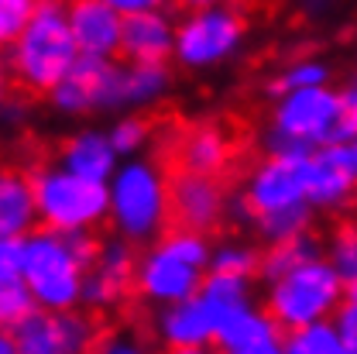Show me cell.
Here are the masks:
<instances>
[{
    "instance_id": "10",
    "label": "cell",
    "mask_w": 357,
    "mask_h": 354,
    "mask_svg": "<svg viewBox=\"0 0 357 354\" xmlns=\"http://www.w3.org/2000/svg\"><path fill=\"white\" fill-rule=\"evenodd\" d=\"M306 158L310 152H268L248 172L244 193L237 196V210L248 221L310 203L306 200Z\"/></svg>"
},
{
    "instance_id": "34",
    "label": "cell",
    "mask_w": 357,
    "mask_h": 354,
    "mask_svg": "<svg viewBox=\"0 0 357 354\" xmlns=\"http://www.w3.org/2000/svg\"><path fill=\"white\" fill-rule=\"evenodd\" d=\"M121 14H141V10H169L172 0H107Z\"/></svg>"
},
{
    "instance_id": "16",
    "label": "cell",
    "mask_w": 357,
    "mask_h": 354,
    "mask_svg": "<svg viewBox=\"0 0 357 354\" xmlns=\"http://www.w3.org/2000/svg\"><path fill=\"white\" fill-rule=\"evenodd\" d=\"M69 28L79 45V55L93 59H121L124 14L107 0H69Z\"/></svg>"
},
{
    "instance_id": "9",
    "label": "cell",
    "mask_w": 357,
    "mask_h": 354,
    "mask_svg": "<svg viewBox=\"0 0 357 354\" xmlns=\"http://www.w3.org/2000/svg\"><path fill=\"white\" fill-rule=\"evenodd\" d=\"M244 14L248 10H241L230 0L182 14V21L176 24V59L185 69H206L230 59L248 35Z\"/></svg>"
},
{
    "instance_id": "8",
    "label": "cell",
    "mask_w": 357,
    "mask_h": 354,
    "mask_svg": "<svg viewBox=\"0 0 357 354\" xmlns=\"http://www.w3.org/2000/svg\"><path fill=\"white\" fill-rule=\"evenodd\" d=\"M337 114H340V93L326 83L282 93L271 117L275 131L268 141V152H312L319 145H330Z\"/></svg>"
},
{
    "instance_id": "41",
    "label": "cell",
    "mask_w": 357,
    "mask_h": 354,
    "mask_svg": "<svg viewBox=\"0 0 357 354\" xmlns=\"http://www.w3.org/2000/svg\"><path fill=\"white\" fill-rule=\"evenodd\" d=\"M351 152H354V162H357V138L351 141Z\"/></svg>"
},
{
    "instance_id": "24",
    "label": "cell",
    "mask_w": 357,
    "mask_h": 354,
    "mask_svg": "<svg viewBox=\"0 0 357 354\" xmlns=\"http://www.w3.org/2000/svg\"><path fill=\"white\" fill-rule=\"evenodd\" d=\"M319 255V244L310 230L306 234H296V237H282V241H268V248L261 251V279L275 282L282 279L285 272H292L296 265L310 262Z\"/></svg>"
},
{
    "instance_id": "38",
    "label": "cell",
    "mask_w": 357,
    "mask_h": 354,
    "mask_svg": "<svg viewBox=\"0 0 357 354\" xmlns=\"http://www.w3.org/2000/svg\"><path fill=\"white\" fill-rule=\"evenodd\" d=\"M0 354H17V348H14V334H10L7 327H0Z\"/></svg>"
},
{
    "instance_id": "12",
    "label": "cell",
    "mask_w": 357,
    "mask_h": 354,
    "mask_svg": "<svg viewBox=\"0 0 357 354\" xmlns=\"http://www.w3.org/2000/svg\"><path fill=\"white\" fill-rule=\"evenodd\" d=\"M169 179V227L192 234H217L223 230L230 207V186L199 172H165ZM165 227V230H169Z\"/></svg>"
},
{
    "instance_id": "14",
    "label": "cell",
    "mask_w": 357,
    "mask_h": 354,
    "mask_svg": "<svg viewBox=\"0 0 357 354\" xmlns=\"http://www.w3.org/2000/svg\"><path fill=\"white\" fill-rule=\"evenodd\" d=\"M117 89H121V62L79 55L69 76L48 93V103L59 114L83 117L96 110H117Z\"/></svg>"
},
{
    "instance_id": "28",
    "label": "cell",
    "mask_w": 357,
    "mask_h": 354,
    "mask_svg": "<svg viewBox=\"0 0 357 354\" xmlns=\"http://www.w3.org/2000/svg\"><path fill=\"white\" fill-rule=\"evenodd\" d=\"M107 134H110V141L121 155H134L155 138V121L144 117V114H124Z\"/></svg>"
},
{
    "instance_id": "29",
    "label": "cell",
    "mask_w": 357,
    "mask_h": 354,
    "mask_svg": "<svg viewBox=\"0 0 357 354\" xmlns=\"http://www.w3.org/2000/svg\"><path fill=\"white\" fill-rule=\"evenodd\" d=\"M42 0H0V52L17 42V35L28 28Z\"/></svg>"
},
{
    "instance_id": "40",
    "label": "cell",
    "mask_w": 357,
    "mask_h": 354,
    "mask_svg": "<svg viewBox=\"0 0 357 354\" xmlns=\"http://www.w3.org/2000/svg\"><path fill=\"white\" fill-rule=\"evenodd\" d=\"M230 3H237L241 10H251V7H261V3H271V0H230Z\"/></svg>"
},
{
    "instance_id": "43",
    "label": "cell",
    "mask_w": 357,
    "mask_h": 354,
    "mask_svg": "<svg viewBox=\"0 0 357 354\" xmlns=\"http://www.w3.org/2000/svg\"><path fill=\"white\" fill-rule=\"evenodd\" d=\"M66 3H69V0H66Z\"/></svg>"
},
{
    "instance_id": "2",
    "label": "cell",
    "mask_w": 357,
    "mask_h": 354,
    "mask_svg": "<svg viewBox=\"0 0 357 354\" xmlns=\"http://www.w3.org/2000/svg\"><path fill=\"white\" fill-rule=\"evenodd\" d=\"M103 237L100 230H48L35 227L24 237V282L45 310H76L83 307L86 268L93 265Z\"/></svg>"
},
{
    "instance_id": "7",
    "label": "cell",
    "mask_w": 357,
    "mask_h": 354,
    "mask_svg": "<svg viewBox=\"0 0 357 354\" xmlns=\"http://www.w3.org/2000/svg\"><path fill=\"white\" fill-rule=\"evenodd\" d=\"M344 289L347 282L333 262L316 255L268 286L265 313L282 330H299L316 320H330L344 303Z\"/></svg>"
},
{
    "instance_id": "11",
    "label": "cell",
    "mask_w": 357,
    "mask_h": 354,
    "mask_svg": "<svg viewBox=\"0 0 357 354\" xmlns=\"http://www.w3.org/2000/svg\"><path fill=\"white\" fill-rule=\"evenodd\" d=\"M10 334L17 354H89L96 337L103 334V320L86 307L76 310L35 307Z\"/></svg>"
},
{
    "instance_id": "39",
    "label": "cell",
    "mask_w": 357,
    "mask_h": 354,
    "mask_svg": "<svg viewBox=\"0 0 357 354\" xmlns=\"http://www.w3.org/2000/svg\"><path fill=\"white\" fill-rule=\"evenodd\" d=\"M344 300H351V303H357V275H354V279H347V289H344Z\"/></svg>"
},
{
    "instance_id": "17",
    "label": "cell",
    "mask_w": 357,
    "mask_h": 354,
    "mask_svg": "<svg viewBox=\"0 0 357 354\" xmlns=\"http://www.w3.org/2000/svg\"><path fill=\"white\" fill-rule=\"evenodd\" d=\"M285 334L268 313L237 307L220 320L213 344L220 354H285Z\"/></svg>"
},
{
    "instance_id": "25",
    "label": "cell",
    "mask_w": 357,
    "mask_h": 354,
    "mask_svg": "<svg viewBox=\"0 0 357 354\" xmlns=\"http://www.w3.org/2000/svg\"><path fill=\"white\" fill-rule=\"evenodd\" d=\"M285 354H347L344 341L337 334V323L316 320L310 327L289 330L285 334Z\"/></svg>"
},
{
    "instance_id": "37",
    "label": "cell",
    "mask_w": 357,
    "mask_h": 354,
    "mask_svg": "<svg viewBox=\"0 0 357 354\" xmlns=\"http://www.w3.org/2000/svg\"><path fill=\"white\" fill-rule=\"evenodd\" d=\"M165 354H220V351L210 348V344H182V348H169Z\"/></svg>"
},
{
    "instance_id": "33",
    "label": "cell",
    "mask_w": 357,
    "mask_h": 354,
    "mask_svg": "<svg viewBox=\"0 0 357 354\" xmlns=\"http://www.w3.org/2000/svg\"><path fill=\"white\" fill-rule=\"evenodd\" d=\"M333 323H337V334L344 341V351L347 354H357V303L344 300L337 313H333Z\"/></svg>"
},
{
    "instance_id": "1",
    "label": "cell",
    "mask_w": 357,
    "mask_h": 354,
    "mask_svg": "<svg viewBox=\"0 0 357 354\" xmlns=\"http://www.w3.org/2000/svg\"><path fill=\"white\" fill-rule=\"evenodd\" d=\"M3 55L14 93L28 100H48V93L69 76V69L79 59L66 0H42L28 28Z\"/></svg>"
},
{
    "instance_id": "15",
    "label": "cell",
    "mask_w": 357,
    "mask_h": 354,
    "mask_svg": "<svg viewBox=\"0 0 357 354\" xmlns=\"http://www.w3.org/2000/svg\"><path fill=\"white\" fill-rule=\"evenodd\" d=\"M357 193V162L351 145H319L306 158V200L316 210H340Z\"/></svg>"
},
{
    "instance_id": "30",
    "label": "cell",
    "mask_w": 357,
    "mask_h": 354,
    "mask_svg": "<svg viewBox=\"0 0 357 354\" xmlns=\"http://www.w3.org/2000/svg\"><path fill=\"white\" fill-rule=\"evenodd\" d=\"M326 80H330L326 66H319V62H296V66H289V69L271 83V89L282 96V93L299 89V87H319V83H326Z\"/></svg>"
},
{
    "instance_id": "22",
    "label": "cell",
    "mask_w": 357,
    "mask_h": 354,
    "mask_svg": "<svg viewBox=\"0 0 357 354\" xmlns=\"http://www.w3.org/2000/svg\"><path fill=\"white\" fill-rule=\"evenodd\" d=\"M117 148L110 141V134L103 131H79L66 138V145L59 148V165H66L69 172H79L86 179H100L110 182L117 172Z\"/></svg>"
},
{
    "instance_id": "20",
    "label": "cell",
    "mask_w": 357,
    "mask_h": 354,
    "mask_svg": "<svg viewBox=\"0 0 357 354\" xmlns=\"http://www.w3.org/2000/svg\"><path fill=\"white\" fill-rule=\"evenodd\" d=\"M35 227L42 221L31 169L0 162V237H28Z\"/></svg>"
},
{
    "instance_id": "32",
    "label": "cell",
    "mask_w": 357,
    "mask_h": 354,
    "mask_svg": "<svg viewBox=\"0 0 357 354\" xmlns=\"http://www.w3.org/2000/svg\"><path fill=\"white\" fill-rule=\"evenodd\" d=\"M354 138H357V83L340 89V114H337L330 141L333 145H351Z\"/></svg>"
},
{
    "instance_id": "26",
    "label": "cell",
    "mask_w": 357,
    "mask_h": 354,
    "mask_svg": "<svg viewBox=\"0 0 357 354\" xmlns=\"http://www.w3.org/2000/svg\"><path fill=\"white\" fill-rule=\"evenodd\" d=\"M326 258L344 275V282L357 275V217H344L333 223L326 241Z\"/></svg>"
},
{
    "instance_id": "19",
    "label": "cell",
    "mask_w": 357,
    "mask_h": 354,
    "mask_svg": "<svg viewBox=\"0 0 357 354\" xmlns=\"http://www.w3.org/2000/svg\"><path fill=\"white\" fill-rule=\"evenodd\" d=\"M223 320V310L217 303H210L203 293L182 300V303H169L162 316H158V337L169 348H182V344H213L217 341V327Z\"/></svg>"
},
{
    "instance_id": "36",
    "label": "cell",
    "mask_w": 357,
    "mask_h": 354,
    "mask_svg": "<svg viewBox=\"0 0 357 354\" xmlns=\"http://www.w3.org/2000/svg\"><path fill=\"white\" fill-rule=\"evenodd\" d=\"M217 3H227V0H172L169 7H172V10H182V14H189V10H203V7H217Z\"/></svg>"
},
{
    "instance_id": "4",
    "label": "cell",
    "mask_w": 357,
    "mask_h": 354,
    "mask_svg": "<svg viewBox=\"0 0 357 354\" xmlns=\"http://www.w3.org/2000/svg\"><path fill=\"white\" fill-rule=\"evenodd\" d=\"M203 268H210L206 237L192 234V230L169 227L137 258V279H134L137 300L141 303H155V307L182 303V300L199 293Z\"/></svg>"
},
{
    "instance_id": "21",
    "label": "cell",
    "mask_w": 357,
    "mask_h": 354,
    "mask_svg": "<svg viewBox=\"0 0 357 354\" xmlns=\"http://www.w3.org/2000/svg\"><path fill=\"white\" fill-rule=\"evenodd\" d=\"M35 307L24 282V237H0V327L14 330Z\"/></svg>"
},
{
    "instance_id": "13",
    "label": "cell",
    "mask_w": 357,
    "mask_h": 354,
    "mask_svg": "<svg viewBox=\"0 0 357 354\" xmlns=\"http://www.w3.org/2000/svg\"><path fill=\"white\" fill-rule=\"evenodd\" d=\"M128 237H110L100 244L93 265L86 268V289H83V307L93 313L128 310L137 300L134 279H137V255Z\"/></svg>"
},
{
    "instance_id": "5",
    "label": "cell",
    "mask_w": 357,
    "mask_h": 354,
    "mask_svg": "<svg viewBox=\"0 0 357 354\" xmlns=\"http://www.w3.org/2000/svg\"><path fill=\"white\" fill-rule=\"evenodd\" d=\"M38 221L48 230L76 234V230H100L110 221V186L100 179H86L69 172L59 162H45L31 169Z\"/></svg>"
},
{
    "instance_id": "31",
    "label": "cell",
    "mask_w": 357,
    "mask_h": 354,
    "mask_svg": "<svg viewBox=\"0 0 357 354\" xmlns=\"http://www.w3.org/2000/svg\"><path fill=\"white\" fill-rule=\"evenodd\" d=\"M89 354H155V351L141 341V334H124V330L103 327V334L96 337Z\"/></svg>"
},
{
    "instance_id": "3",
    "label": "cell",
    "mask_w": 357,
    "mask_h": 354,
    "mask_svg": "<svg viewBox=\"0 0 357 354\" xmlns=\"http://www.w3.org/2000/svg\"><path fill=\"white\" fill-rule=\"evenodd\" d=\"M155 162L165 172H199L234 186L248 179L251 141L227 121H169L155 124Z\"/></svg>"
},
{
    "instance_id": "6",
    "label": "cell",
    "mask_w": 357,
    "mask_h": 354,
    "mask_svg": "<svg viewBox=\"0 0 357 354\" xmlns=\"http://www.w3.org/2000/svg\"><path fill=\"white\" fill-rule=\"evenodd\" d=\"M110 223L128 241H158L169 227V179L158 162H128L110 176Z\"/></svg>"
},
{
    "instance_id": "35",
    "label": "cell",
    "mask_w": 357,
    "mask_h": 354,
    "mask_svg": "<svg viewBox=\"0 0 357 354\" xmlns=\"http://www.w3.org/2000/svg\"><path fill=\"white\" fill-rule=\"evenodd\" d=\"M10 96H17L14 87H10V73H7V55L0 52V114L10 107Z\"/></svg>"
},
{
    "instance_id": "27",
    "label": "cell",
    "mask_w": 357,
    "mask_h": 354,
    "mask_svg": "<svg viewBox=\"0 0 357 354\" xmlns=\"http://www.w3.org/2000/svg\"><path fill=\"white\" fill-rule=\"evenodd\" d=\"M210 272L255 279V275H261V251H255L248 244H223L217 251H210Z\"/></svg>"
},
{
    "instance_id": "42",
    "label": "cell",
    "mask_w": 357,
    "mask_h": 354,
    "mask_svg": "<svg viewBox=\"0 0 357 354\" xmlns=\"http://www.w3.org/2000/svg\"><path fill=\"white\" fill-rule=\"evenodd\" d=\"M354 214H357V193H354Z\"/></svg>"
},
{
    "instance_id": "23",
    "label": "cell",
    "mask_w": 357,
    "mask_h": 354,
    "mask_svg": "<svg viewBox=\"0 0 357 354\" xmlns=\"http://www.w3.org/2000/svg\"><path fill=\"white\" fill-rule=\"evenodd\" d=\"M169 89V62H124L121 66V89L117 107H144L155 103Z\"/></svg>"
},
{
    "instance_id": "18",
    "label": "cell",
    "mask_w": 357,
    "mask_h": 354,
    "mask_svg": "<svg viewBox=\"0 0 357 354\" xmlns=\"http://www.w3.org/2000/svg\"><path fill=\"white\" fill-rule=\"evenodd\" d=\"M176 55V21L169 10H141L124 14L121 59L124 62H169Z\"/></svg>"
}]
</instances>
